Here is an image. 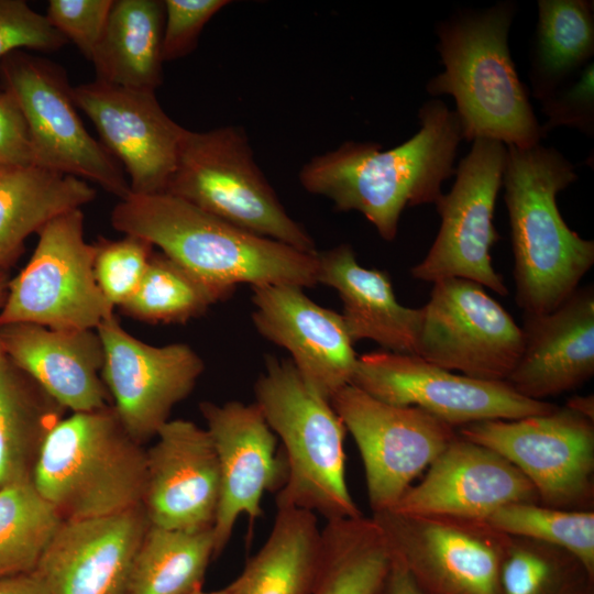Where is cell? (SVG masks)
<instances>
[{"mask_svg":"<svg viewBox=\"0 0 594 594\" xmlns=\"http://www.w3.org/2000/svg\"><path fill=\"white\" fill-rule=\"evenodd\" d=\"M229 3L227 0H164L163 61H175L191 53L205 25Z\"/></svg>","mask_w":594,"mask_h":594,"instance_id":"41","label":"cell"},{"mask_svg":"<svg viewBox=\"0 0 594 594\" xmlns=\"http://www.w3.org/2000/svg\"><path fill=\"white\" fill-rule=\"evenodd\" d=\"M195 594H233V586H232V583H230L229 585L222 587V588H219V590H215V591H210V592H204V591H199Z\"/></svg>","mask_w":594,"mask_h":594,"instance_id":"46","label":"cell"},{"mask_svg":"<svg viewBox=\"0 0 594 594\" xmlns=\"http://www.w3.org/2000/svg\"><path fill=\"white\" fill-rule=\"evenodd\" d=\"M317 262L318 284L337 290L353 343L366 339L388 352L417 355L421 308L397 301L386 271L361 266L348 243L317 252Z\"/></svg>","mask_w":594,"mask_h":594,"instance_id":"25","label":"cell"},{"mask_svg":"<svg viewBox=\"0 0 594 594\" xmlns=\"http://www.w3.org/2000/svg\"><path fill=\"white\" fill-rule=\"evenodd\" d=\"M0 594H52L34 572L0 578Z\"/></svg>","mask_w":594,"mask_h":594,"instance_id":"43","label":"cell"},{"mask_svg":"<svg viewBox=\"0 0 594 594\" xmlns=\"http://www.w3.org/2000/svg\"><path fill=\"white\" fill-rule=\"evenodd\" d=\"M65 409L7 356L0 363V488L32 480L42 444Z\"/></svg>","mask_w":594,"mask_h":594,"instance_id":"29","label":"cell"},{"mask_svg":"<svg viewBox=\"0 0 594 594\" xmlns=\"http://www.w3.org/2000/svg\"><path fill=\"white\" fill-rule=\"evenodd\" d=\"M506 154L507 147L499 141L473 140L471 151L454 172L450 193L436 202L440 229L425 258L410 270L414 278L430 283L463 278L501 296L508 294L490 254L499 240L494 210Z\"/></svg>","mask_w":594,"mask_h":594,"instance_id":"12","label":"cell"},{"mask_svg":"<svg viewBox=\"0 0 594 594\" xmlns=\"http://www.w3.org/2000/svg\"><path fill=\"white\" fill-rule=\"evenodd\" d=\"M594 575L571 553L512 537L501 572V594H594Z\"/></svg>","mask_w":594,"mask_h":594,"instance_id":"35","label":"cell"},{"mask_svg":"<svg viewBox=\"0 0 594 594\" xmlns=\"http://www.w3.org/2000/svg\"><path fill=\"white\" fill-rule=\"evenodd\" d=\"M524 345L506 382L543 400L575 389L594 375V289L578 287L552 311L525 315Z\"/></svg>","mask_w":594,"mask_h":594,"instance_id":"23","label":"cell"},{"mask_svg":"<svg viewBox=\"0 0 594 594\" xmlns=\"http://www.w3.org/2000/svg\"><path fill=\"white\" fill-rule=\"evenodd\" d=\"M200 413L213 442L220 474V496L215 524V558L227 547L242 515L251 524L262 515L266 492H277L286 479L283 451L255 403L221 405L202 402Z\"/></svg>","mask_w":594,"mask_h":594,"instance_id":"18","label":"cell"},{"mask_svg":"<svg viewBox=\"0 0 594 594\" xmlns=\"http://www.w3.org/2000/svg\"><path fill=\"white\" fill-rule=\"evenodd\" d=\"M4 352H3V349H2V345H1V342H0V363L2 362V360L4 359Z\"/></svg>","mask_w":594,"mask_h":594,"instance_id":"47","label":"cell"},{"mask_svg":"<svg viewBox=\"0 0 594 594\" xmlns=\"http://www.w3.org/2000/svg\"><path fill=\"white\" fill-rule=\"evenodd\" d=\"M67 40L24 0H0V62L23 48L54 52Z\"/></svg>","mask_w":594,"mask_h":594,"instance_id":"38","label":"cell"},{"mask_svg":"<svg viewBox=\"0 0 594 594\" xmlns=\"http://www.w3.org/2000/svg\"><path fill=\"white\" fill-rule=\"evenodd\" d=\"M0 79L23 113L38 167L94 182L119 200L130 195L118 161L86 130L59 66L19 50L0 62Z\"/></svg>","mask_w":594,"mask_h":594,"instance_id":"9","label":"cell"},{"mask_svg":"<svg viewBox=\"0 0 594 594\" xmlns=\"http://www.w3.org/2000/svg\"><path fill=\"white\" fill-rule=\"evenodd\" d=\"M432 284L421 307L417 355L469 377L506 381L522 351L521 328L475 282L446 278Z\"/></svg>","mask_w":594,"mask_h":594,"instance_id":"15","label":"cell"},{"mask_svg":"<svg viewBox=\"0 0 594 594\" xmlns=\"http://www.w3.org/2000/svg\"><path fill=\"white\" fill-rule=\"evenodd\" d=\"M215 558L212 528L185 531L150 524L138 549L125 594H195Z\"/></svg>","mask_w":594,"mask_h":594,"instance_id":"32","label":"cell"},{"mask_svg":"<svg viewBox=\"0 0 594 594\" xmlns=\"http://www.w3.org/2000/svg\"><path fill=\"white\" fill-rule=\"evenodd\" d=\"M548 121L546 134L553 128H575L587 136L594 135V64L588 63L575 77L558 87L542 100Z\"/></svg>","mask_w":594,"mask_h":594,"instance_id":"40","label":"cell"},{"mask_svg":"<svg viewBox=\"0 0 594 594\" xmlns=\"http://www.w3.org/2000/svg\"><path fill=\"white\" fill-rule=\"evenodd\" d=\"M95 246L94 268L98 286L113 307H121L138 289L154 246L130 234L119 240L99 238Z\"/></svg>","mask_w":594,"mask_h":594,"instance_id":"37","label":"cell"},{"mask_svg":"<svg viewBox=\"0 0 594 594\" xmlns=\"http://www.w3.org/2000/svg\"><path fill=\"white\" fill-rule=\"evenodd\" d=\"M219 496V464L208 430L190 420H168L146 450L142 505L150 524L185 531L210 529Z\"/></svg>","mask_w":594,"mask_h":594,"instance_id":"19","label":"cell"},{"mask_svg":"<svg viewBox=\"0 0 594 594\" xmlns=\"http://www.w3.org/2000/svg\"><path fill=\"white\" fill-rule=\"evenodd\" d=\"M29 166L37 162L26 121L13 97L0 88V167Z\"/></svg>","mask_w":594,"mask_h":594,"instance_id":"42","label":"cell"},{"mask_svg":"<svg viewBox=\"0 0 594 594\" xmlns=\"http://www.w3.org/2000/svg\"><path fill=\"white\" fill-rule=\"evenodd\" d=\"M515 465L535 487L539 504L590 510L593 504L594 424L568 408L513 420H484L458 428Z\"/></svg>","mask_w":594,"mask_h":594,"instance_id":"11","label":"cell"},{"mask_svg":"<svg viewBox=\"0 0 594 594\" xmlns=\"http://www.w3.org/2000/svg\"><path fill=\"white\" fill-rule=\"evenodd\" d=\"M509 537L558 547L575 557L594 575V512L561 509L539 503H513L487 519Z\"/></svg>","mask_w":594,"mask_h":594,"instance_id":"36","label":"cell"},{"mask_svg":"<svg viewBox=\"0 0 594 594\" xmlns=\"http://www.w3.org/2000/svg\"><path fill=\"white\" fill-rule=\"evenodd\" d=\"M350 384L385 403L418 407L455 429L547 414L558 407L518 394L506 381L454 374L418 355L388 351L358 356Z\"/></svg>","mask_w":594,"mask_h":594,"instance_id":"14","label":"cell"},{"mask_svg":"<svg viewBox=\"0 0 594 594\" xmlns=\"http://www.w3.org/2000/svg\"><path fill=\"white\" fill-rule=\"evenodd\" d=\"M2 287H3V284H2V277L0 275V296H1V293H2Z\"/></svg>","mask_w":594,"mask_h":594,"instance_id":"48","label":"cell"},{"mask_svg":"<svg viewBox=\"0 0 594 594\" xmlns=\"http://www.w3.org/2000/svg\"><path fill=\"white\" fill-rule=\"evenodd\" d=\"M330 404L361 454L373 514L392 509L458 436L455 428L418 407L385 403L351 384Z\"/></svg>","mask_w":594,"mask_h":594,"instance_id":"13","label":"cell"},{"mask_svg":"<svg viewBox=\"0 0 594 594\" xmlns=\"http://www.w3.org/2000/svg\"><path fill=\"white\" fill-rule=\"evenodd\" d=\"M0 342L4 355L65 410L109 406L101 375L103 348L96 330L10 323L0 326Z\"/></svg>","mask_w":594,"mask_h":594,"instance_id":"24","label":"cell"},{"mask_svg":"<svg viewBox=\"0 0 594 594\" xmlns=\"http://www.w3.org/2000/svg\"><path fill=\"white\" fill-rule=\"evenodd\" d=\"M32 482L64 520L142 505L146 450L111 405L63 417L46 436Z\"/></svg>","mask_w":594,"mask_h":594,"instance_id":"6","label":"cell"},{"mask_svg":"<svg viewBox=\"0 0 594 594\" xmlns=\"http://www.w3.org/2000/svg\"><path fill=\"white\" fill-rule=\"evenodd\" d=\"M63 520L32 480L1 487L0 578L34 571Z\"/></svg>","mask_w":594,"mask_h":594,"instance_id":"34","label":"cell"},{"mask_svg":"<svg viewBox=\"0 0 594 594\" xmlns=\"http://www.w3.org/2000/svg\"><path fill=\"white\" fill-rule=\"evenodd\" d=\"M106 150L124 166L132 194L165 193L186 131L161 107L155 91L101 80L73 88Z\"/></svg>","mask_w":594,"mask_h":594,"instance_id":"17","label":"cell"},{"mask_svg":"<svg viewBox=\"0 0 594 594\" xmlns=\"http://www.w3.org/2000/svg\"><path fill=\"white\" fill-rule=\"evenodd\" d=\"M515 6L464 10L438 24L444 70L427 84L432 96L454 98L463 139L530 147L546 135L508 47Z\"/></svg>","mask_w":594,"mask_h":594,"instance_id":"4","label":"cell"},{"mask_svg":"<svg viewBox=\"0 0 594 594\" xmlns=\"http://www.w3.org/2000/svg\"><path fill=\"white\" fill-rule=\"evenodd\" d=\"M380 594H422L403 564L392 556L388 574Z\"/></svg>","mask_w":594,"mask_h":594,"instance_id":"44","label":"cell"},{"mask_svg":"<svg viewBox=\"0 0 594 594\" xmlns=\"http://www.w3.org/2000/svg\"><path fill=\"white\" fill-rule=\"evenodd\" d=\"M84 229L81 209H73L37 232L32 256L8 285L0 326L96 330L114 315L96 280V246L86 241Z\"/></svg>","mask_w":594,"mask_h":594,"instance_id":"8","label":"cell"},{"mask_svg":"<svg viewBox=\"0 0 594 594\" xmlns=\"http://www.w3.org/2000/svg\"><path fill=\"white\" fill-rule=\"evenodd\" d=\"M234 290L210 283L164 253L154 252L138 289L120 308L148 323H185Z\"/></svg>","mask_w":594,"mask_h":594,"instance_id":"33","label":"cell"},{"mask_svg":"<svg viewBox=\"0 0 594 594\" xmlns=\"http://www.w3.org/2000/svg\"><path fill=\"white\" fill-rule=\"evenodd\" d=\"M113 0H50L45 16L86 58L91 59L103 35Z\"/></svg>","mask_w":594,"mask_h":594,"instance_id":"39","label":"cell"},{"mask_svg":"<svg viewBox=\"0 0 594 594\" xmlns=\"http://www.w3.org/2000/svg\"><path fill=\"white\" fill-rule=\"evenodd\" d=\"M568 408L581 414L582 416L594 420V400L593 395L575 396L568 400Z\"/></svg>","mask_w":594,"mask_h":594,"instance_id":"45","label":"cell"},{"mask_svg":"<svg viewBox=\"0 0 594 594\" xmlns=\"http://www.w3.org/2000/svg\"><path fill=\"white\" fill-rule=\"evenodd\" d=\"M255 404L279 438L286 479L276 506L319 514L327 521L361 516L345 479L346 429L290 360L267 356L254 385Z\"/></svg>","mask_w":594,"mask_h":594,"instance_id":"5","label":"cell"},{"mask_svg":"<svg viewBox=\"0 0 594 594\" xmlns=\"http://www.w3.org/2000/svg\"><path fill=\"white\" fill-rule=\"evenodd\" d=\"M165 193L254 234L317 252L311 235L287 213L257 166L241 128L186 129Z\"/></svg>","mask_w":594,"mask_h":594,"instance_id":"7","label":"cell"},{"mask_svg":"<svg viewBox=\"0 0 594 594\" xmlns=\"http://www.w3.org/2000/svg\"><path fill=\"white\" fill-rule=\"evenodd\" d=\"M513 503H539L528 479L497 452L458 435L388 510L486 520Z\"/></svg>","mask_w":594,"mask_h":594,"instance_id":"22","label":"cell"},{"mask_svg":"<svg viewBox=\"0 0 594 594\" xmlns=\"http://www.w3.org/2000/svg\"><path fill=\"white\" fill-rule=\"evenodd\" d=\"M165 6L161 0H114L90 59L96 79L155 91L163 80Z\"/></svg>","mask_w":594,"mask_h":594,"instance_id":"26","label":"cell"},{"mask_svg":"<svg viewBox=\"0 0 594 594\" xmlns=\"http://www.w3.org/2000/svg\"><path fill=\"white\" fill-rule=\"evenodd\" d=\"M103 348L102 380L127 431L141 444L155 438L173 408L194 389L205 364L186 343L152 345L113 315L96 329Z\"/></svg>","mask_w":594,"mask_h":594,"instance_id":"16","label":"cell"},{"mask_svg":"<svg viewBox=\"0 0 594 594\" xmlns=\"http://www.w3.org/2000/svg\"><path fill=\"white\" fill-rule=\"evenodd\" d=\"M503 173L515 266L516 302L527 316L552 311L594 264V242L563 220L557 195L578 179L553 147L506 145Z\"/></svg>","mask_w":594,"mask_h":594,"instance_id":"3","label":"cell"},{"mask_svg":"<svg viewBox=\"0 0 594 594\" xmlns=\"http://www.w3.org/2000/svg\"><path fill=\"white\" fill-rule=\"evenodd\" d=\"M392 553L376 521L363 515L327 521L312 594H380Z\"/></svg>","mask_w":594,"mask_h":594,"instance_id":"31","label":"cell"},{"mask_svg":"<svg viewBox=\"0 0 594 594\" xmlns=\"http://www.w3.org/2000/svg\"><path fill=\"white\" fill-rule=\"evenodd\" d=\"M418 117L419 131L394 148L346 141L311 157L299 170L300 185L339 211L362 213L384 240H394L405 208L436 205L443 195L463 140L457 113L441 100L427 101Z\"/></svg>","mask_w":594,"mask_h":594,"instance_id":"1","label":"cell"},{"mask_svg":"<svg viewBox=\"0 0 594 594\" xmlns=\"http://www.w3.org/2000/svg\"><path fill=\"white\" fill-rule=\"evenodd\" d=\"M316 514L278 507L271 532L233 580V594H312L320 566Z\"/></svg>","mask_w":594,"mask_h":594,"instance_id":"27","label":"cell"},{"mask_svg":"<svg viewBox=\"0 0 594 594\" xmlns=\"http://www.w3.org/2000/svg\"><path fill=\"white\" fill-rule=\"evenodd\" d=\"M594 55L593 2L539 0L530 52L532 94L542 100L575 77Z\"/></svg>","mask_w":594,"mask_h":594,"instance_id":"30","label":"cell"},{"mask_svg":"<svg viewBox=\"0 0 594 594\" xmlns=\"http://www.w3.org/2000/svg\"><path fill=\"white\" fill-rule=\"evenodd\" d=\"M372 518L422 594H501L512 537L487 520L394 510Z\"/></svg>","mask_w":594,"mask_h":594,"instance_id":"10","label":"cell"},{"mask_svg":"<svg viewBox=\"0 0 594 594\" xmlns=\"http://www.w3.org/2000/svg\"><path fill=\"white\" fill-rule=\"evenodd\" d=\"M255 329L284 348L296 370L330 402L350 384L358 356L341 314L308 298L292 285L252 287Z\"/></svg>","mask_w":594,"mask_h":594,"instance_id":"20","label":"cell"},{"mask_svg":"<svg viewBox=\"0 0 594 594\" xmlns=\"http://www.w3.org/2000/svg\"><path fill=\"white\" fill-rule=\"evenodd\" d=\"M110 220L116 230L146 240L217 285H318L317 252L254 234L167 193H130L114 206Z\"/></svg>","mask_w":594,"mask_h":594,"instance_id":"2","label":"cell"},{"mask_svg":"<svg viewBox=\"0 0 594 594\" xmlns=\"http://www.w3.org/2000/svg\"><path fill=\"white\" fill-rule=\"evenodd\" d=\"M96 198L88 182L37 166L0 167V268L48 221Z\"/></svg>","mask_w":594,"mask_h":594,"instance_id":"28","label":"cell"},{"mask_svg":"<svg viewBox=\"0 0 594 594\" xmlns=\"http://www.w3.org/2000/svg\"><path fill=\"white\" fill-rule=\"evenodd\" d=\"M148 526L143 505L63 520L34 572L52 594H125Z\"/></svg>","mask_w":594,"mask_h":594,"instance_id":"21","label":"cell"}]
</instances>
